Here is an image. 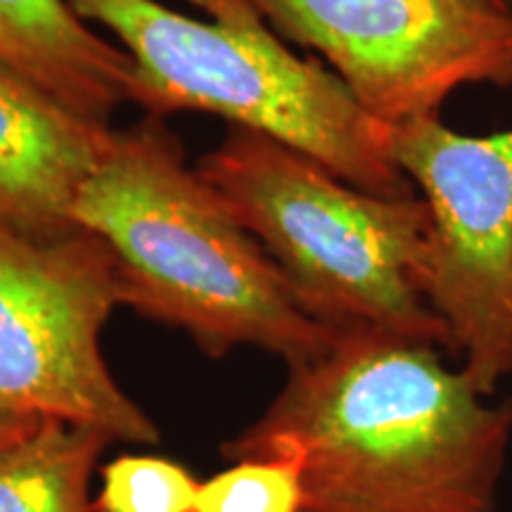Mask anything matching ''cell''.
I'll use <instances>...</instances> for the list:
<instances>
[{
	"mask_svg": "<svg viewBox=\"0 0 512 512\" xmlns=\"http://www.w3.org/2000/svg\"><path fill=\"white\" fill-rule=\"evenodd\" d=\"M510 439L512 399L489 403L432 344L358 330L290 368L223 456L302 460V512H496Z\"/></svg>",
	"mask_w": 512,
	"mask_h": 512,
	"instance_id": "cell-1",
	"label": "cell"
},
{
	"mask_svg": "<svg viewBox=\"0 0 512 512\" xmlns=\"http://www.w3.org/2000/svg\"><path fill=\"white\" fill-rule=\"evenodd\" d=\"M72 219L112 252L121 304L183 330L204 354L259 347L297 368L339 337L297 304L266 249L185 166L159 117L114 131Z\"/></svg>",
	"mask_w": 512,
	"mask_h": 512,
	"instance_id": "cell-2",
	"label": "cell"
},
{
	"mask_svg": "<svg viewBox=\"0 0 512 512\" xmlns=\"http://www.w3.org/2000/svg\"><path fill=\"white\" fill-rule=\"evenodd\" d=\"M266 249L313 320L335 332H384L456 354L425 299L432 214L422 197H380L316 159L235 126L197 166Z\"/></svg>",
	"mask_w": 512,
	"mask_h": 512,
	"instance_id": "cell-3",
	"label": "cell"
},
{
	"mask_svg": "<svg viewBox=\"0 0 512 512\" xmlns=\"http://www.w3.org/2000/svg\"><path fill=\"white\" fill-rule=\"evenodd\" d=\"M112 29L136 64V100L152 117L214 112L316 159L380 197H418L392 157V126L358 105L342 79L287 50L247 0H192L197 22L155 0H67Z\"/></svg>",
	"mask_w": 512,
	"mask_h": 512,
	"instance_id": "cell-4",
	"label": "cell"
},
{
	"mask_svg": "<svg viewBox=\"0 0 512 512\" xmlns=\"http://www.w3.org/2000/svg\"><path fill=\"white\" fill-rule=\"evenodd\" d=\"M119 304L112 252L91 230L34 238L0 228V408L157 444V425L100 349Z\"/></svg>",
	"mask_w": 512,
	"mask_h": 512,
	"instance_id": "cell-5",
	"label": "cell"
},
{
	"mask_svg": "<svg viewBox=\"0 0 512 512\" xmlns=\"http://www.w3.org/2000/svg\"><path fill=\"white\" fill-rule=\"evenodd\" d=\"M392 157L432 214L425 299L489 399L512 375V128L463 136L411 119L392 126Z\"/></svg>",
	"mask_w": 512,
	"mask_h": 512,
	"instance_id": "cell-6",
	"label": "cell"
},
{
	"mask_svg": "<svg viewBox=\"0 0 512 512\" xmlns=\"http://www.w3.org/2000/svg\"><path fill=\"white\" fill-rule=\"evenodd\" d=\"M318 50L370 117H439L460 86L512 88V10L486 0H247Z\"/></svg>",
	"mask_w": 512,
	"mask_h": 512,
	"instance_id": "cell-7",
	"label": "cell"
},
{
	"mask_svg": "<svg viewBox=\"0 0 512 512\" xmlns=\"http://www.w3.org/2000/svg\"><path fill=\"white\" fill-rule=\"evenodd\" d=\"M112 138L110 124L0 69V228L34 238L79 228L74 202Z\"/></svg>",
	"mask_w": 512,
	"mask_h": 512,
	"instance_id": "cell-8",
	"label": "cell"
},
{
	"mask_svg": "<svg viewBox=\"0 0 512 512\" xmlns=\"http://www.w3.org/2000/svg\"><path fill=\"white\" fill-rule=\"evenodd\" d=\"M0 69L100 124L136 100L131 55L88 29L67 0H0Z\"/></svg>",
	"mask_w": 512,
	"mask_h": 512,
	"instance_id": "cell-9",
	"label": "cell"
},
{
	"mask_svg": "<svg viewBox=\"0 0 512 512\" xmlns=\"http://www.w3.org/2000/svg\"><path fill=\"white\" fill-rule=\"evenodd\" d=\"M107 434L62 420L0 448V512H100L91 477Z\"/></svg>",
	"mask_w": 512,
	"mask_h": 512,
	"instance_id": "cell-10",
	"label": "cell"
},
{
	"mask_svg": "<svg viewBox=\"0 0 512 512\" xmlns=\"http://www.w3.org/2000/svg\"><path fill=\"white\" fill-rule=\"evenodd\" d=\"M304 472L294 456L233 460L204 479L195 512H302Z\"/></svg>",
	"mask_w": 512,
	"mask_h": 512,
	"instance_id": "cell-11",
	"label": "cell"
},
{
	"mask_svg": "<svg viewBox=\"0 0 512 512\" xmlns=\"http://www.w3.org/2000/svg\"><path fill=\"white\" fill-rule=\"evenodd\" d=\"M200 479L162 456H121L100 470V512H195Z\"/></svg>",
	"mask_w": 512,
	"mask_h": 512,
	"instance_id": "cell-12",
	"label": "cell"
},
{
	"mask_svg": "<svg viewBox=\"0 0 512 512\" xmlns=\"http://www.w3.org/2000/svg\"><path fill=\"white\" fill-rule=\"evenodd\" d=\"M41 418H31V415H22L15 411H8V408H0V448L12 444L24 434L36 430L41 425Z\"/></svg>",
	"mask_w": 512,
	"mask_h": 512,
	"instance_id": "cell-13",
	"label": "cell"
},
{
	"mask_svg": "<svg viewBox=\"0 0 512 512\" xmlns=\"http://www.w3.org/2000/svg\"><path fill=\"white\" fill-rule=\"evenodd\" d=\"M489 5H496L501 10H512V0H486Z\"/></svg>",
	"mask_w": 512,
	"mask_h": 512,
	"instance_id": "cell-14",
	"label": "cell"
}]
</instances>
